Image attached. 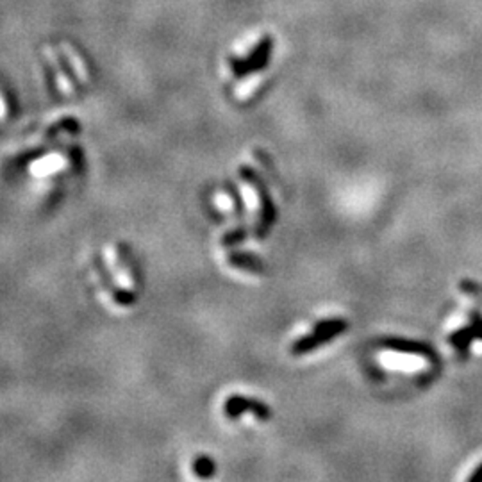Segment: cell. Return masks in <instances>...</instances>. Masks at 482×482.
Returning <instances> with one entry per match:
<instances>
[{
    "label": "cell",
    "mask_w": 482,
    "mask_h": 482,
    "mask_svg": "<svg viewBox=\"0 0 482 482\" xmlns=\"http://www.w3.org/2000/svg\"><path fill=\"white\" fill-rule=\"evenodd\" d=\"M475 338H477V334H475V328L471 327V325H468V327L459 328V331H456L453 334H450L448 341L452 343L453 346H456L457 352L463 353V356H466L468 346H470V343L473 341Z\"/></svg>",
    "instance_id": "5"
},
{
    "label": "cell",
    "mask_w": 482,
    "mask_h": 482,
    "mask_svg": "<svg viewBox=\"0 0 482 482\" xmlns=\"http://www.w3.org/2000/svg\"><path fill=\"white\" fill-rule=\"evenodd\" d=\"M195 470H196V473L202 475V477H209V475L214 471L213 461L207 459V457H200V459L195 461Z\"/></svg>",
    "instance_id": "7"
},
{
    "label": "cell",
    "mask_w": 482,
    "mask_h": 482,
    "mask_svg": "<svg viewBox=\"0 0 482 482\" xmlns=\"http://www.w3.org/2000/svg\"><path fill=\"white\" fill-rule=\"evenodd\" d=\"M241 177L246 179V181L250 182V184L256 188L257 191V196H259V204H261V218H259V236L266 234L268 229L271 227V224H273V220L277 218V207H275L273 200L270 199V193H268L266 186H264V182L261 181L259 175L256 174V171L252 170V168L248 166H241Z\"/></svg>",
    "instance_id": "2"
},
{
    "label": "cell",
    "mask_w": 482,
    "mask_h": 482,
    "mask_svg": "<svg viewBox=\"0 0 482 482\" xmlns=\"http://www.w3.org/2000/svg\"><path fill=\"white\" fill-rule=\"evenodd\" d=\"M470 482H482V464H478V468H475L473 473L470 475V478H468Z\"/></svg>",
    "instance_id": "10"
},
{
    "label": "cell",
    "mask_w": 482,
    "mask_h": 482,
    "mask_svg": "<svg viewBox=\"0 0 482 482\" xmlns=\"http://www.w3.org/2000/svg\"><path fill=\"white\" fill-rule=\"evenodd\" d=\"M224 409L229 418H238L243 413H253L259 420H268L270 418V409H268L266 403L257 402L253 398H245V396L239 395L229 396Z\"/></svg>",
    "instance_id": "3"
},
{
    "label": "cell",
    "mask_w": 482,
    "mask_h": 482,
    "mask_svg": "<svg viewBox=\"0 0 482 482\" xmlns=\"http://www.w3.org/2000/svg\"><path fill=\"white\" fill-rule=\"evenodd\" d=\"M243 236H245V231H236V232H231V234H229V236H225L224 243H225V245H232V243H238V241H241V239H243Z\"/></svg>",
    "instance_id": "9"
},
{
    "label": "cell",
    "mask_w": 482,
    "mask_h": 482,
    "mask_svg": "<svg viewBox=\"0 0 482 482\" xmlns=\"http://www.w3.org/2000/svg\"><path fill=\"white\" fill-rule=\"evenodd\" d=\"M470 325H473L477 338L482 339V314L478 311H471L470 314Z\"/></svg>",
    "instance_id": "8"
},
{
    "label": "cell",
    "mask_w": 482,
    "mask_h": 482,
    "mask_svg": "<svg viewBox=\"0 0 482 482\" xmlns=\"http://www.w3.org/2000/svg\"><path fill=\"white\" fill-rule=\"evenodd\" d=\"M231 263L236 264V266L243 268V270L256 271V273H261V271H263V263H261L259 259H256L253 256H248V253H243V252L232 253Z\"/></svg>",
    "instance_id": "6"
},
{
    "label": "cell",
    "mask_w": 482,
    "mask_h": 482,
    "mask_svg": "<svg viewBox=\"0 0 482 482\" xmlns=\"http://www.w3.org/2000/svg\"><path fill=\"white\" fill-rule=\"evenodd\" d=\"M378 345L386 346L389 350H395V352L402 353H411V356H420L425 357L428 361H438L434 348L427 345V343L413 341V339H403V338H382L378 341Z\"/></svg>",
    "instance_id": "4"
},
{
    "label": "cell",
    "mask_w": 482,
    "mask_h": 482,
    "mask_svg": "<svg viewBox=\"0 0 482 482\" xmlns=\"http://www.w3.org/2000/svg\"><path fill=\"white\" fill-rule=\"evenodd\" d=\"M348 328V323L341 318H331V320L318 321L314 325L313 332L309 336H303V338L296 339L291 346V352L295 356H302V353H309L311 350L318 348V346L325 345L331 339H334L336 336L343 334V332Z\"/></svg>",
    "instance_id": "1"
},
{
    "label": "cell",
    "mask_w": 482,
    "mask_h": 482,
    "mask_svg": "<svg viewBox=\"0 0 482 482\" xmlns=\"http://www.w3.org/2000/svg\"><path fill=\"white\" fill-rule=\"evenodd\" d=\"M4 113H6V104H4V100L0 99V116H2Z\"/></svg>",
    "instance_id": "11"
}]
</instances>
